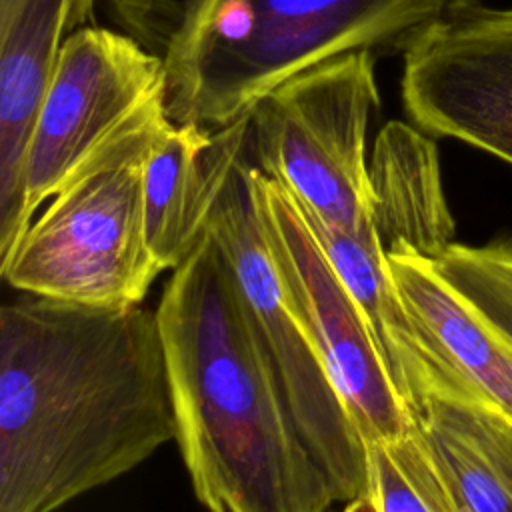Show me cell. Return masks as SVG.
I'll list each match as a JSON object with an SVG mask.
<instances>
[{
	"label": "cell",
	"instance_id": "1",
	"mask_svg": "<svg viewBox=\"0 0 512 512\" xmlns=\"http://www.w3.org/2000/svg\"><path fill=\"white\" fill-rule=\"evenodd\" d=\"M176 438L156 310H0V512H56Z\"/></svg>",
	"mask_w": 512,
	"mask_h": 512
},
{
	"label": "cell",
	"instance_id": "2",
	"mask_svg": "<svg viewBox=\"0 0 512 512\" xmlns=\"http://www.w3.org/2000/svg\"><path fill=\"white\" fill-rule=\"evenodd\" d=\"M156 318L174 440L198 502L208 512H326L338 502L208 232L172 270Z\"/></svg>",
	"mask_w": 512,
	"mask_h": 512
},
{
	"label": "cell",
	"instance_id": "3",
	"mask_svg": "<svg viewBox=\"0 0 512 512\" xmlns=\"http://www.w3.org/2000/svg\"><path fill=\"white\" fill-rule=\"evenodd\" d=\"M474 0H180L166 28V108L224 128L276 86L350 52L398 54Z\"/></svg>",
	"mask_w": 512,
	"mask_h": 512
},
{
	"label": "cell",
	"instance_id": "4",
	"mask_svg": "<svg viewBox=\"0 0 512 512\" xmlns=\"http://www.w3.org/2000/svg\"><path fill=\"white\" fill-rule=\"evenodd\" d=\"M170 122L124 136L56 192L0 260L2 280L62 302L142 304L162 272L146 244L144 164Z\"/></svg>",
	"mask_w": 512,
	"mask_h": 512
},
{
	"label": "cell",
	"instance_id": "5",
	"mask_svg": "<svg viewBox=\"0 0 512 512\" xmlns=\"http://www.w3.org/2000/svg\"><path fill=\"white\" fill-rule=\"evenodd\" d=\"M218 130L224 154L206 232L234 274L306 448L326 472L336 500L350 502L368 492V448L282 294L250 174V114Z\"/></svg>",
	"mask_w": 512,
	"mask_h": 512
},
{
	"label": "cell",
	"instance_id": "6",
	"mask_svg": "<svg viewBox=\"0 0 512 512\" xmlns=\"http://www.w3.org/2000/svg\"><path fill=\"white\" fill-rule=\"evenodd\" d=\"M378 108L372 52L312 66L252 108V162L310 216L358 232L372 224L368 128Z\"/></svg>",
	"mask_w": 512,
	"mask_h": 512
},
{
	"label": "cell",
	"instance_id": "7",
	"mask_svg": "<svg viewBox=\"0 0 512 512\" xmlns=\"http://www.w3.org/2000/svg\"><path fill=\"white\" fill-rule=\"evenodd\" d=\"M160 54L132 36L82 26L60 48L26 150V214L124 136L168 120Z\"/></svg>",
	"mask_w": 512,
	"mask_h": 512
},
{
	"label": "cell",
	"instance_id": "8",
	"mask_svg": "<svg viewBox=\"0 0 512 512\" xmlns=\"http://www.w3.org/2000/svg\"><path fill=\"white\" fill-rule=\"evenodd\" d=\"M250 174L282 294L366 448L404 438L414 428V420L362 312L332 270L290 192L254 162Z\"/></svg>",
	"mask_w": 512,
	"mask_h": 512
},
{
	"label": "cell",
	"instance_id": "9",
	"mask_svg": "<svg viewBox=\"0 0 512 512\" xmlns=\"http://www.w3.org/2000/svg\"><path fill=\"white\" fill-rule=\"evenodd\" d=\"M404 112L512 164V8L474 0L430 24L402 54Z\"/></svg>",
	"mask_w": 512,
	"mask_h": 512
},
{
	"label": "cell",
	"instance_id": "10",
	"mask_svg": "<svg viewBox=\"0 0 512 512\" xmlns=\"http://www.w3.org/2000/svg\"><path fill=\"white\" fill-rule=\"evenodd\" d=\"M386 260L432 376V394L472 400L512 418V344L430 258L386 252Z\"/></svg>",
	"mask_w": 512,
	"mask_h": 512
},
{
	"label": "cell",
	"instance_id": "11",
	"mask_svg": "<svg viewBox=\"0 0 512 512\" xmlns=\"http://www.w3.org/2000/svg\"><path fill=\"white\" fill-rule=\"evenodd\" d=\"M94 18V0H0V260L30 226L26 150L66 38Z\"/></svg>",
	"mask_w": 512,
	"mask_h": 512
},
{
	"label": "cell",
	"instance_id": "12",
	"mask_svg": "<svg viewBox=\"0 0 512 512\" xmlns=\"http://www.w3.org/2000/svg\"><path fill=\"white\" fill-rule=\"evenodd\" d=\"M414 434L456 512H512V418L450 394H428Z\"/></svg>",
	"mask_w": 512,
	"mask_h": 512
},
{
	"label": "cell",
	"instance_id": "13",
	"mask_svg": "<svg viewBox=\"0 0 512 512\" xmlns=\"http://www.w3.org/2000/svg\"><path fill=\"white\" fill-rule=\"evenodd\" d=\"M370 188L372 224L386 252L436 260L454 244L456 224L432 136L410 122H386L370 152Z\"/></svg>",
	"mask_w": 512,
	"mask_h": 512
},
{
	"label": "cell",
	"instance_id": "14",
	"mask_svg": "<svg viewBox=\"0 0 512 512\" xmlns=\"http://www.w3.org/2000/svg\"><path fill=\"white\" fill-rule=\"evenodd\" d=\"M222 134L198 124L170 126L152 144L142 180L144 232L158 268H178L206 234L222 170Z\"/></svg>",
	"mask_w": 512,
	"mask_h": 512
},
{
	"label": "cell",
	"instance_id": "15",
	"mask_svg": "<svg viewBox=\"0 0 512 512\" xmlns=\"http://www.w3.org/2000/svg\"><path fill=\"white\" fill-rule=\"evenodd\" d=\"M302 216L332 270L362 312L398 394L414 414L422 398L432 394L434 384L392 282L386 248L374 224L358 232H346L320 222L304 210Z\"/></svg>",
	"mask_w": 512,
	"mask_h": 512
},
{
	"label": "cell",
	"instance_id": "16",
	"mask_svg": "<svg viewBox=\"0 0 512 512\" xmlns=\"http://www.w3.org/2000/svg\"><path fill=\"white\" fill-rule=\"evenodd\" d=\"M432 262L488 324L512 344V278L496 264L488 246L454 242Z\"/></svg>",
	"mask_w": 512,
	"mask_h": 512
},
{
	"label": "cell",
	"instance_id": "17",
	"mask_svg": "<svg viewBox=\"0 0 512 512\" xmlns=\"http://www.w3.org/2000/svg\"><path fill=\"white\" fill-rule=\"evenodd\" d=\"M368 492L376 498L380 512H436L386 444H368Z\"/></svg>",
	"mask_w": 512,
	"mask_h": 512
},
{
	"label": "cell",
	"instance_id": "18",
	"mask_svg": "<svg viewBox=\"0 0 512 512\" xmlns=\"http://www.w3.org/2000/svg\"><path fill=\"white\" fill-rule=\"evenodd\" d=\"M496 264L512 278V238H500L486 244Z\"/></svg>",
	"mask_w": 512,
	"mask_h": 512
},
{
	"label": "cell",
	"instance_id": "19",
	"mask_svg": "<svg viewBox=\"0 0 512 512\" xmlns=\"http://www.w3.org/2000/svg\"><path fill=\"white\" fill-rule=\"evenodd\" d=\"M342 512H380V508L376 504V498L370 492H364V494L352 498L350 502H346Z\"/></svg>",
	"mask_w": 512,
	"mask_h": 512
}]
</instances>
